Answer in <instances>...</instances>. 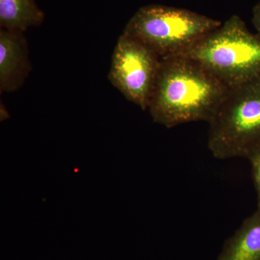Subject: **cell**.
<instances>
[{"label":"cell","instance_id":"cell-3","mask_svg":"<svg viewBox=\"0 0 260 260\" xmlns=\"http://www.w3.org/2000/svg\"><path fill=\"white\" fill-rule=\"evenodd\" d=\"M208 148L215 158H248L260 147V75L229 88L209 122Z\"/></svg>","mask_w":260,"mask_h":260},{"label":"cell","instance_id":"cell-5","mask_svg":"<svg viewBox=\"0 0 260 260\" xmlns=\"http://www.w3.org/2000/svg\"><path fill=\"white\" fill-rule=\"evenodd\" d=\"M160 60L144 44L122 34L113 51L108 78L129 102L146 110Z\"/></svg>","mask_w":260,"mask_h":260},{"label":"cell","instance_id":"cell-4","mask_svg":"<svg viewBox=\"0 0 260 260\" xmlns=\"http://www.w3.org/2000/svg\"><path fill=\"white\" fill-rule=\"evenodd\" d=\"M221 24L191 10L150 5L135 13L123 34L141 42L162 59L179 55Z\"/></svg>","mask_w":260,"mask_h":260},{"label":"cell","instance_id":"cell-7","mask_svg":"<svg viewBox=\"0 0 260 260\" xmlns=\"http://www.w3.org/2000/svg\"><path fill=\"white\" fill-rule=\"evenodd\" d=\"M217 260H260V208L225 241Z\"/></svg>","mask_w":260,"mask_h":260},{"label":"cell","instance_id":"cell-9","mask_svg":"<svg viewBox=\"0 0 260 260\" xmlns=\"http://www.w3.org/2000/svg\"><path fill=\"white\" fill-rule=\"evenodd\" d=\"M247 159L250 161L253 181L257 194L258 208H260V147Z\"/></svg>","mask_w":260,"mask_h":260},{"label":"cell","instance_id":"cell-2","mask_svg":"<svg viewBox=\"0 0 260 260\" xmlns=\"http://www.w3.org/2000/svg\"><path fill=\"white\" fill-rule=\"evenodd\" d=\"M177 56L196 61L229 88L260 75V39L233 15Z\"/></svg>","mask_w":260,"mask_h":260},{"label":"cell","instance_id":"cell-6","mask_svg":"<svg viewBox=\"0 0 260 260\" xmlns=\"http://www.w3.org/2000/svg\"><path fill=\"white\" fill-rule=\"evenodd\" d=\"M31 70L23 32L0 29V92L18 90Z\"/></svg>","mask_w":260,"mask_h":260},{"label":"cell","instance_id":"cell-10","mask_svg":"<svg viewBox=\"0 0 260 260\" xmlns=\"http://www.w3.org/2000/svg\"><path fill=\"white\" fill-rule=\"evenodd\" d=\"M252 23L256 30V35L260 39V2L253 8Z\"/></svg>","mask_w":260,"mask_h":260},{"label":"cell","instance_id":"cell-8","mask_svg":"<svg viewBox=\"0 0 260 260\" xmlns=\"http://www.w3.org/2000/svg\"><path fill=\"white\" fill-rule=\"evenodd\" d=\"M44 13L35 0H0V27L24 32L42 25Z\"/></svg>","mask_w":260,"mask_h":260},{"label":"cell","instance_id":"cell-1","mask_svg":"<svg viewBox=\"0 0 260 260\" xmlns=\"http://www.w3.org/2000/svg\"><path fill=\"white\" fill-rule=\"evenodd\" d=\"M203 65L189 58H162L148 110L168 128L191 121L209 123L229 91Z\"/></svg>","mask_w":260,"mask_h":260}]
</instances>
